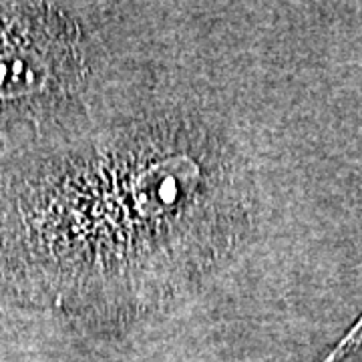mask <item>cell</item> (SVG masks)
Wrapping results in <instances>:
<instances>
[{
	"label": "cell",
	"mask_w": 362,
	"mask_h": 362,
	"mask_svg": "<svg viewBox=\"0 0 362 362\" xmlns=\"http://www.w3.org/2000/svg\"><path fill=\"white\" fill-rule=\"evenodd\" d=\"M216 171L168 139H127L0 192V272L57 306L171 278L216 250ZM220 235V233H218Z\"/></svg>",
	"instance_id": "6da1fadb"
},
{
	"label": "cell",
	"mask_w": 362,
	"mask_h": 362,
	"mask_svg": "<svg viewBox=\"0 0 362 362\" xmlns=\"http://www.w3.org/2000/svg\"><path fill=\"white\" fill-rule=\"evenodd\" d=\"M83 69L69 14L49 4H0V115L61 97Z\"/></svg>",
	"instance_id": "7a4b0ae2"
},
{
	"label": "cell",
	"mask_w": 362,
	"mask_h": 362,
	"mask_svg": "<svg viewBox=\"0 0 362 362\" xmlns=\"http://www.w3.org/2000/svg\"><path fill=\"white\" fill-rule=\"evenodd\" d=\"M362 346V312L361 316L354 320V324L346 330V334L338 340L337 344L332 346V350L324 356L320 362H342L346 356H350L352 352Z\"/></svg>",
	"instance_id": "3957f363"
}]
</instances>
